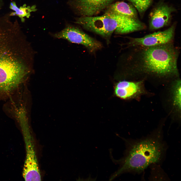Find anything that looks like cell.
<instances>
[{
	"mask_svg": "<svg viewBox=\"0 0 181 181\" xmlns=\"http://www.w3.org/2000/svg\"><path fill=\"white\" fill-rule=\"evenodd\" d=\"M26 40L17 22L0 17V97H8L30 72Z\"/></svg>",
	"mask_w": 181,
	"mask_h": 181,
	"instance_id": "obj_1",
	"label": "cell"
},
{
	"mask_svg": "<svg viewBox=\"0 0 181 181\" xmlns=\"http://www.w3.org/2000/svg\"><path fill=\"white\" fill-rule=\"evenodd\" d=\"M119 137L125 142L126 149L123 157L117 160L113 157L110 151L112 161L119 165L110 176V180L124 173H140L150 165L160 162L165 154L166 147L159 131L137 140Z\"/></svg>",
	"mask_w": 181,
	"mask_h": 181,
	"instance_id": "obj_2",
	"label": "cell"
},
{
	"mask_svg": "<svg viewBox=\"0 0 181 181\" xmlns=\"http://www.w3.org/2000/svg\"><path fill=\"white\" fill-rule=\"evenodd\" d=\"M55 37L66 40L73 43L81 44L93 52L100 49L101 43L79 28L67 27L54 35Z\"/></svg>",
	"mask_w": 181,
	"mask_h": 181,
	"instance_id": "obj_5",
	"label": "cell"
},
{
	"mask_svg": "<svg viewBox=\"0 0 181 181\" xmlns=\"http://www.w3.org/2000/svg\"><path fill=\"white\" fill-rule=\"evenodd\" d=\"M175 26L172 25L163 31H159L140 38H130L128 44L133 47H149L162 45L171 42L172 40Z\"/></svg>",
	"mask_w": 181,
	"mask_h": 181,
	"instance_id": "obj_6",
	"label": "cell"
},
{
	"mask_svg": "<svg viewBox=\"0 0 181 181\" xmlns=\"http://www.w3.org/2000/svg\"><path fill=\"white\" fill-rule=\"evenodd\" d=\"M174 10L171 7L164 4L157 6L150 15V28L152 30L157 29L167 25Z\"/></svg>",
	"mask_w": 181,
	"mask_h": 181,
	"instance_id": "obj_9",
	"label": "cell"
},
{
	"mask_svg": "<svg viewBox=\"0 0 181 181\" xmlns=\"http://www.w3.org/2000/svg\"><path fill=\"white\" fill-rule=\"evenodd\" d=\"M132 70L159 77L177 76L178 51L171 42L149 47H134Z\"/></svg>",
	"mask_w": 181,
	"mask_h": 181,
	"instance_id": "obj_3",
	"label": "cell"
},
{
	"mask_svg": "<svg viewBox=\"0 0 181 181\" xmlns=\"http://www.w3.org/2000/svg\"><path fill=\"white\" fill-rule=\"evenodd\" d=\"M36 7L34 5L31 6H27L26 4H24L19 8L15 2H12L10 3L9 7L14 12L11 13L9 15L10 16H18L20 18L22 22H23L25 21L24 18H29L31 12L36 10Z\"/></svg>",
	"mask_w": 181,
	"mask_h": 181,
	"instance_id": "obj_12",
	"label": "cell"
},
{
	"mask_svg": "<svg viewBox=\"0 0 181 181\" xmlns=\"http://www.w3.org/2000/svg\"><path fill=\"white\" fill-rule=\"evenodd\" d=\"M142 83L141 81H120L115 86V94L117 96L123 99L135 97L143 93Z\"/></svg>",
	"mask_w": 181,
	"mask_h": 181,
	"instance_id": "obj_10",
	"label": "cell"
},
{
	"mask_svg": "<svg viewBox=\"0 0 181 181\" xmlns=\"http://www.w3.org/2000/svg\"><path fill=\"white\" fill-rule=\"evenodd\" d=\"M2 3V0H0V9L1 8L3 5Z\"/></svg>",
	"mask_w": 181,
	"mask_h": 181,
	"instance_id": "obj_15",
	"label": "cell"
},
{
	"mask_svg": "<svg viewBox=\"0 0 181 181\" xmlns=\"http://www.w3.org/2000/svg\"><path fill=\"white\" fill-rule=\"evenodd\" d=\"M104 13L130 17H138L137 10L133 6L123 1L113 3L105 10Z\"/></svg>",
	"mask_w": 181,
	"mask_h": 181,
	"instance_id": "obj_11",
	"label": "cell"
},
{
	"mask_svg": "<svg viewBox=\"0 0 181 181\" xmlns=\"http://www.w3.org/2000/svg\"><path fill=\"white\" fill-rule=\"evenodd\" d=\"M181 82L179 78L173 83L171 88V94L173 104L178 111H180L181 106Z\"/></svg>",
	"mask_w": 181,
	"mask_h": 181,
	"instance_id": "obj_13",
	"label": "cell"
},
{
	"mask_svg": "<svg viewBox=\"0 0 181 181\" xmlns=\"http://www.w3.org/2000/svg\"><path fill=\"white\" fill-rule=\"evenodd\" d=\"M26 155L23 171L25 181H40L41 176L34 146L30 140H26Z\"/></svg>",
	"mask_w": 181,
	"mask_h": 181,
	"instance_id": "obj_8",
	"label": "cell"
},
{
	"mask_svg": "<svg viewBox=\"0 0 181 181\" xmlns=\"http://www.w3.org/2000/svg\"><path fill=\"white\" fill-rule=\"evenodd\" d=\"M86 29L106 38L113 32L123 34L142 30L145 24L138 17H130L107 13L98 16H81L75 22Z\"/></svg>",
	"mask_w": 181,
	"mask_h": 181,
	"instance_id": "obj_4",
	"label": "cell"
},
{
	"mask_svg": "<svg viewBox=\"0 0 181 181\" xmlns=\"http://www.w3.org/2000/svg\"><path fill=\"white\" fill-rule=\"evenodd\" d=\"M141 14H143L150 6L152 0H127Z\"/></svg>",
	"mask_w": 181,
	"mask_h": 181,
	"instance_id": "obj_14",
	"label": "cell"
},
{
	"mask_svg": "<svg viewBox=\"0 0 181 181\" xmlns=\"http://www.w3.org/2000/svg\"><path fill=\"white\" fill-rule=\"evenodd\" d=\"M115 0H74L72 5L81 16H95L113 3Z\"/></svg>",
	"mask_w": 181,
	"mask_h": 181,
	"instance_id": "obj_7",
	"label": "cell"
}]
</instances>
